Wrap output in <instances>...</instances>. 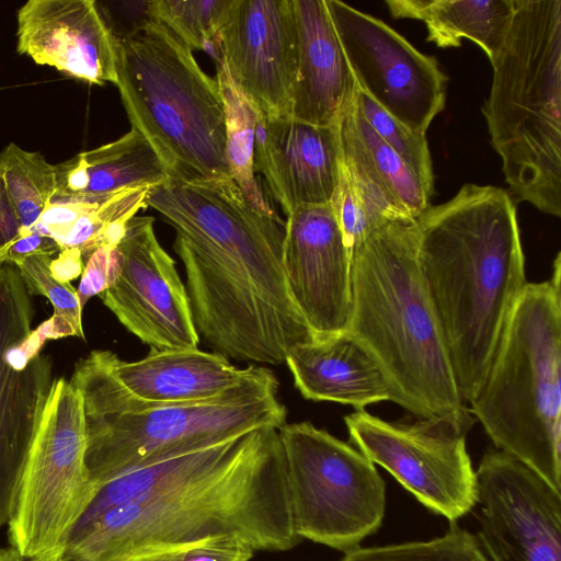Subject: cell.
Instances as JSON below:
<instances>
[{"label": "cell", "mask_w": 561, "mask_h": 561, "mask_svg": "<svg viewBox=\"0 0 561 561\" xmlns=\"http://www.w3.org/2000/svg\"><path fill=\"white\" fill-rule=\"evenodd\" d=\"M478 540L490 561H561V492L491 449L477 470Z\"/></svg>", "instance_id": "obj_14"}, {"label": "cell", "mask_w": 561, "mask_h": 561, "mask_svg": "<svg viewBox=\"0 0 561 561\" xmlns=\"http://www.w3.org/2000/svg\"><path fill=\"white\" fill-rule=\"evenodd\" d=\"M111 377L129 396L157 403L204 401L239 385L252 365L238 368L216 352L198 348L154 350L136 362L96 350Z\"/></svg>", "instance_id": "obj_21"}, {"label": "cell", "mask_w": 561, "mask_h": 561, "mask_svg": "<svg viewBox=\"0 0 561 561\" xmlns=\"http://www.w3.org/2000/svg\"><path fill=\"white\" fill-rule=\"evenodd\" d=\"M21 224L0 172V249L19 237Z\"/></svg>", "instance_id": "obj_40"}, {"label": "cell", "mask_w": 561, "mask_h": 561, "mask_svg": "<svg viewBox=\"0 0 561 561\" xmlns=\"http://www.w3.org/2000/svg\"><path fill=\"white\" fill-rule=\"evenodd\" d=\"M146 203L175 230L194 323L214 352L280 365L314 340L287 284L280 220L251 207L231 178L167 181Z\"/></svg>", "instance_id": "obj_2"}, {"label": "cell", "mask_w": 561, "mask_h": 561, "mask_svg": "<svg viewBox=\"0 0 561 561\" xmlns=\"http://www.w3.org/2000/svg\"><path fill=\"white\" fill-rule=\"evenodd\" d=\"M150 216H134L117 245L122 271L100 296L117 320L154 350L198 348L185 284L159 243Z\"/></svg>", "instance_id": "obj_15"}, {"label": "cell", "mask_w": 561, "mask_h": 561, "mask_svg": "<svg viewBox=\"0 0 561 561\" xmlns=\"http://www.w3.org/2000/svg\"><path fill=\"white\" fill-rule=\"evenodd\" d=\"M357 89L393 118L425 134L445 107L447 77L382 21L325 0Z\"/></svg>", "instance_id": "obj_13"}, {"label": "cell", "mask_w": 561, "mask_h": 561, "mask_svg": "<svg viewBox=\"0 0 561 561\" xmlns=\"http://www.w3.org/2000/svg\"><path fill=\"white\" fill-rule=\"evenodd\" d=\"M84 261L78 249H66L59 251L56 259L50 263L53 277L64 284H69L83 273Z\"/></svg>", "instance_id": "obj_39"}, {"label": "cell", "mask_w": 561, "mask_h": 561, "mask_svg": "<svg viewBox=\"0 0 561 561\" xmlns=\"http://www.w3.org/2000/svg\"><path fill=\"white\" fill-rule=\"evenodd\" d=\"M482 112L511 191L561 216V0H514Z\"/></svg>", "instance_id": "obj_6"}, {"label": "cell", "mask_w": 561, "mask_h": 561, "mask_svg": "<svg viewBox=\"0 0 561 561\" xmlns=\"http://www.w3.org/2000/svg\"><path fill=\"white\" fill-rule=\"evenodd\" d=\"M341 561H490L477 536L451 525L442 537L381 547H357Z\"/></svg>", "instance_id": "obj_30"}, {"label": "cell", "mask_w": 561, "mask_h": 561, "mask_svg": "<svg viewBox=\"0 0 561 561\" xmlns=\"http://www.w3.org/2000/svg\"><path fill=\"white\" fill-rule=\"evenodd\" d=\"M337 128L342 165L362 196L389 221L415 220L431 196L364 118L356 96Z\"/></svg>", "instance_id": "obj_23"}, {"label": "cell", "mask_w": 561, "mask_h": 561, "mask_svg": "<svg viewBox=\"0 0 561 561\" xmlns=\"http://www.w3.org/2000/svg\"><path fill=\"white\" fill-rule=\"evenodd\" d=\"M415 221L420 272L468 408L527 283L516 207L505 190L468 183Z\"/></svg>", "instance_id": "obj_3"}, {"label": "cell", "mask_w": 561, "mask_h": 561, "mask_svg": "<svg viewBox=\"0 0 561 561\" xmlns=\"http://www.w3.org/2000/svg\"><path fill=\"white\" fill-rule=\"evenodd\" d=\"M297 535L351 551L382 524L386 485L375 463L310 422L278 430Z\"/></svg>", "instance_id": "obj_10"}, {"label": "cell", "mask_w": 561, "mask_h": 561, "mask_svg": "<svg viewBox=\"0 0 561 561\" xmlns=\"http://www.w3.org/2000/svg\"><path fill=\"white\" fill-rule=\"evenodd\" d=\"M116 72L131 128L152 146L169 181L231 178L219 84L162 22L116 39Z\"/></svg>", "instance_id": "obj_8"}, {"label": "cell", "mask_w": 561, "mask_h": 561, "mask_svg": "<svg viewBox=\"0 0 561 561\" xmlns=\"http://www.w3.org/2000/svg\"><path fill=\"white\" fill-rule=\"evenodd\" d=\"M83 399L55 380L23 474L9 538L26 561H64L68 539L99 488L87 465Z\"/></svg>", "instance_id": "obj_9"}, {"label": "cell", "mask_w": 561, "mask_h": 561, "mask_svg": "<svg viewBox=\"0 0 561 561\" xmlns=\"http://www.w3.org/2000/svg\"><path fill=\"white\" fill-rule=\"evenodd\" d=\"M560 253L552 276L526 283L484 381L468 405L495 448L561 492Z\"/></svg>", "instance_id": "obj_7"}, {"label": "cell", "mask_w": 561, "mask_h": 561, "mask_svg": "<svg viewBox=\"0 0 561 561\" xmlns=\"http://www.w3.org/2000/svg\"><path fill=\"white\" fill-rule=\"evenodd\" d=\"M59 251L60 248L54 239L32 230L25 234H19L18 238L0 249V265L15 264L33 254L44 253L53 256Z\"/></svg>", "instance_id": "obj_38"}, {"label": "cell", "mask_w": 561, "mask_h": 561, "mask_svg": "<svg viewBox=\"0 0 561 561\" xmlns=\"http://www.w3.org/2000/svg\"><path fill=\"white\" fill-rule=\"evenodd\" d=\"M226 118V156L230 176L244 198L262 215L278 218L254 175V139L259 111L236 84L221 58L217 77Z\"/></svg>", "instance_id": "obj_26"}, {"label": "cell", "mask_w": 561, "mask_h": 561, "mask_svg": "<svg viewBox=\"0 0 561 561\" xmlns=\"http://www.w3.org/2000/svg\"><path fill=\"white\" fill-rule=\"evenodd\" d=\"M283 265L314 340L348 330L353 255L330 205L300 206L284 222Z\"/></svg>", "instance_id": "obj_16"}, {"label": "cell", "mask_w": 561, "mask_h": 561, "mask_svg": "<svg viewBox=\"0 0 561 561\" xmlns=\"http://www.w3.org/2000/svg\"><path fill=\"white\" fill-rule=\"evenodd\" d=\"M357 106L376 134L404 162L425 192L434 193L432 158L425 134L403 125L357 89Z\"/></svg>", "instance_id": "obj_32"}, {"label": "cell", "mask_w": 561, "mask_h": 561, "mask_svg": "<svg viewBox=\"0 0 561 561\" xmlns=\"http://www.w3.org/2000/svg\"><path fill=\"white\" fill-rule=\"evenodd\" d=\"M117 245H102L85 261L82 277L77 289L82 308L92 296L101 295L119 276L122 256Z\"/></svg>", "instance_id": "obj_35"}, {"label": "cell", "mask_w": 561, "mask_h": 561, "mask_svg": "<svg viewBox=\"0 0 561 561\" xmlns=\"http://www.w3.org/2000/svg\"><path fill=\"white\" fill-rule=\"evenodd\" d=\"M55 173L56 191L51 201H69L85 197L89 175L81 152L65 162L55 164Z\"/></svg>", "instance_id": "obj_37"}, {"label": "cell", "mask_w": 561, "mask_h": 561, "mask_svg": "<svg viewBox=\"0 0 561 561\" xmlns=\"http://www.w3.org/2000/svg\"><path fill=\"white\" fill-rule=\"evenodd\" d=\"M18 53L77 80L116 85V39L94 0H30L18 11Z\"/></svg>", "instance_id": "obj_18"}, {"label": "cell", "mask_w": 561, "mask_h": 561, "mask_svg": "<svg viewBox=\"0 0 561 561\" xmlns=\"http://www.w3.org/2000/svg\"><path fill=\"white\" fill-rule=\"evenodd\" d=\"M214 537L254 552L301 540L276 428L191 446L102 484L64 561H134Z\"/></svg>", "instance_id": "obj_1"}, {"label": "cell", "mask_w": 561, "mask_h": 561, "mask_svg": "<svg viewBox=\"0 0 561 561\" xmlns=\"http://www.w3.org/2000/svg\"><path fill=\"white\" fill-rule=\"evenodd\" d=\"M254 551L234 538L214 537L134 561H250Z\"/></svg>", "instance_id": "obj_34"}, {"label": "cell", "mask_w": 561, "mask_h": 561, "mask_svg": "<svg viewBox=\"0 0 561 561\" xmlns=\"http://www.w3.org/2000/svg\"><path fill=\"white\" fill-rule=\"evenodd\" d=\"M231 0H153L156 19L191 50L217 46Z\"/></svg>", "instance_id": "obj_31"}, {"label": "cell", "mask_w": 561, "mask_h": 561, "mask_svg": "<svg viewBox=\"0 0 561 561\" xmlns=\"http://www.w3.org/2000/svg\"><path fill=\"white\" fill-rule=\"evenodd\" d=\"M53 256L33 254L15 264L30 295L46 297L54 308V314L38 325L47 340L77 336L84 340L82 307L77 289L70 283L57 282L50 273Z\"/></svg>", "instance_id": "obj_29"}, {"label": "cell", "mask_w": 561, "mask_h": 561, "mask_svg": "<svg viewBox=\"0 0 561 561\" xmlns=\"http://www.w3.org/2000/svg\"><path fill=\"white\" fill-rule=\"evenodd\" d=\"M297 75L291 117L321 126L337 125L357 87L325 0H291Z\"/></svg>", "instance_id": "obj_20"}, {"label": "cell", "mask_w": 561, "mask_h": 561, "mask_svg": "<svg viewBox=\"0 0 561 561\" xmlns=\"http://www.w3.org/2000/svg\"><path fill=\"white\" fill-rule=\"evenodd\" d=\"M96 4L115 39L131 38L158 20L153 13V0L96 1Z\"/></svg>", "instance_id": "obj_36"}, {"label": "cell", "mask_w": 561, "mask_h": 561, "mask_svg": "<svg viewBox=\"0 0 561 561\" xmlns=\"http://www.w3.org/2000/svg\"><path fill=\"white\" fill-rule=\"evenodd\" d=\"M330 206L352 252L371 232L386 225L362 197L340 164V179Z\"/></svg>", "instance_id": "obj_33"}, {"label": "cell", "mask_w": 561, "mask_h": 561, "mask_svg": "<svg viewBox=\"0 0 561 561\" xmlns=\"http://www.w3.org/2000/svg\"><path fill=\"white\" fill-rule=\"evenodd\" d=\"M351 442L407 491L451 524L477 505V477L466 434L439 421L392 423L355 411L344 417Z\"/></svg>", "instance_id": "obj_12"}, {"label": "cell", "mask_w": 561, "mask_h": 561, "mask_svg": "<svg viewBox=\"0 0 561 561\" xmlns=\"http://www.w3.org/2000/svg\"><path fill=\"white\" fill-rule=\"evenodd\" d=\"M151 187L124 188L107 195L90 196L85 208L59 244L60 251L78 249L83 261L102 245H117L128 221L147 208L146 197Z\"/></svg>", "instance_id": "obj_27"}, {"label": "cell", "mask_w": 561, "mask_h": 561, "mask_svg": "<svg viewBox=\"0 0 561 561\" xmlns=\"http://www.w3.org/2000/svg\"><path fill=\"white\" fill-rule=\"evenodd\" d=\"M397 18L423 21L427 41L458 47L461 38L480 46L491 62L501 51L514 15V0H386Z\"/></svg>", "instance_id": "obj_24"}, {"label": "cell", "mask_w": 561, "mask_h": 561, "mask_svg": "<svg viewBox=\"0 0 561 561\" xmlns=\"http://www.w3.org/2000/svg\"><path fill=\"white\" fill-rule=\"evenodd\" d=\"M0 561H26L14 548L0 549Z\"/></svg>", "instance_id": "obj_41"}, {"label": "cell", "mask_w": 561, "mask_h": 561, "mask_svg": "<svg viewBox=\"0 0 561 561\" xmlns=\"http://www.w3.org/2000/svg\"><path fill=\"white\" fill-rule=\"evenodd\" d=\"M15 265H0V527L9 524L51 388L53 362Z\"/></svg>", "instance_id": "obj_11"}, {"label": "cell", "mask_w": 561, "mask_h": 561, "mask_svg": "<svg viewBox=\"0 0 561 561\" xmlns=\"http://www.w3.org/2000/svg\"><path fill=\"white\" fill-rule=\"evenodd\" d=\"M81 154L89 175L85 197L129 187H153L169 180L152 146L134 128L121 138Z\"/></svg>", "instance_id": "obj_25"}, {"label": "cell", "mask_w": 561, "mask_h": 561, "mask_svg": "<svg viewBox=\"0 0 561 561\" xmlns=\"http://www.w3.org/2000/svg\"><path fill=\"white\" fill-rule=\"evenodd\" d=\"M337 125L321 126L291 116L265 118L255 126L254 172L287 215L300 206L330 205L339 184Z\"/></svg>", "instance_id": "obj_19"}, {"label": "cell", "mask_w": 561, "mask_h": 561, "mask_svg": "<svg viewBox=\"0 0 561 561\" xmlns=\"http://www.w3.org/2000/svg\"><path fill=\"white\" fill-rule=\"evenodd\" d=\"M217 48L236 84L265 118L291 116L297 75L291 0H231Z\"/></svg>", "instance_id": "obj_17"}, {"label": "cell", "mask_w": 561, "mask_h": 561, "mask_svg": "<svg viewBox=\"0 0 561 561\" xmlns=\"http://www.w3.org/2000/svg\"><path fill=\"white\" fill-rule=\"evenodd\" d=\"M347 331L377 358L399 405L419 420L471 428L420 272L415 220L389 221L354 249Z\"/></svg>", "instance_id": "obj_4"}, {"label": "cell", "mask_w": 561, "mask_h": 561, "mask_svg": "<svg viewBox=\"0 0 561 561\" xmlns=\"http://www.w3.org/2000/svg\"><path fill=\"white\" fill-rule=\"evenodd\" d=\"M285 364L300 394L311 401L352 405L355 411L398 396L374 354L351 332L300 344Z\"/></svg>", "instance_id": "obj_22"}, {"label": "cell", "mask_w": 561, "mask_h": 561, "mask_svg": "<svg viewBox=\"0 0 561 561\" xmlns=\"http://www.w3.org/2000/svg\"><path fill=\"white\" fill-rule=\"evenodd\" d=\"M0 172L21 224L20 234H25L55 195V164L11 142L0 152Z\"/></svg>", "instance_id": "obj_28"}, {"label": "cell", "mask_w": 561, "mask_h": 561, "mask_svg": "<svg viewBox=\"0 0 561 561\" xmlns=\"http://www.w3.org/2000/svg\"><path fill=\"white\" fill-rule=\"evenodd\" d=\"M80 391L87 430L85 465L100 488L115 477L171 453L286 423L278 380L265 366L218 397L157 403L124 391L96 350L80 359L70 379Z\"/></svg>", "instance_id": "obj_5"}]
</instances>
